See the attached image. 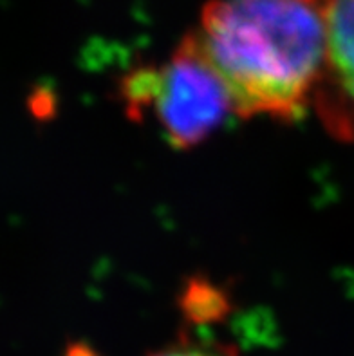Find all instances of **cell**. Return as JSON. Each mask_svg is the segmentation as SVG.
<instances>
[{"label": "cell", "instance_id": "obj_3", "mask_svg": "<svg viewBox=\"0 0 354 356\" xmlns=\"http://www.w3.org/2000/svg\"><path fill=\"white\" fill-rule=\"evenodd\" d=\"M311 107L335 140L354 143V0H329L328 45Z\"/></svg>", "mask_w": 354, "mask_h": 356}, {"label": "cell", "instance_id": "obj_1", "mask_svg": "<svg viewBox=\"0 0 354 356\" xmlns=\"http://www.w3.org/2000/svg\"><path fill=\"white\" fill-rule=\"evenodd\" d=\"M329 0H208L192 35L235 116L291 122L313 104Z\"/></svg>", "mask_w": 354, "mask_h": 356}, {"label": "cell", "instance_id": "obj_2", "mask_svg": "<svg viewBox=\"0 0 354 356\" xmlns=\"http://www.w3.org/2000/svg\"><path fill=\"white\" fill-rule=\"evenodd\" d=\"M121 96L132 116L152 114L175 149L202 143L226 118L235 116L232 98L192 31L166 62L130 71Z\"/></svg>", "mask_w": 354, "mask_h": 356}, {"label": "cell", "instance_id": "obj_4", "mask_svg": "<svg viewBox=\"0 0 354 356\" xmlns=\"http://www.w3.org/2000/svg\"><path fill=\"white\" fill-rule=\"evenodd\" d=\"M148 356H239L232 346L199 340H181Z\"/></svg>", "mask_w": 354, "mask_h": 356}]
</instances>
